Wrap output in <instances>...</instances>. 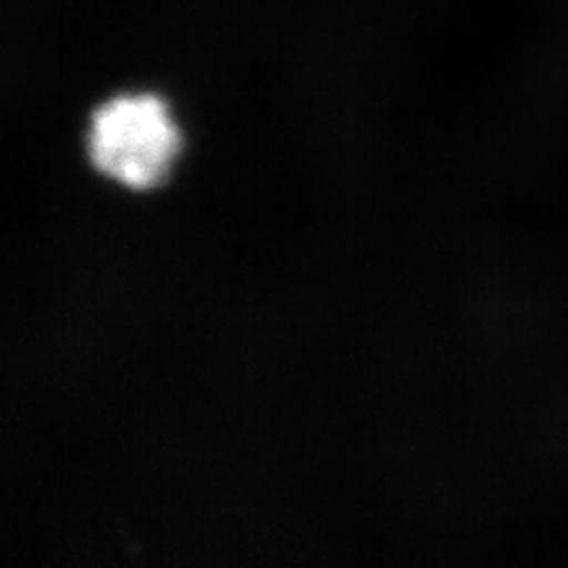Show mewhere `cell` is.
I'll list each match as a JSON object with an SVG mask.
<instances>
[{"label":"cell","mask_w":568,"mask_h":568,"mask_svg":"<svg viewBox=\"0 0 568 568\" xmlns=\"http://www.w3.org/2000/svg\"><path fill=\"white\" fill-rule=\"evenodd\" d=\"M87 142L98 171L142 190L163 182L180 148V133L161 98L126 93L93 110Z\"/></svg>","instance_id":"obj_1"}]
</instances>
